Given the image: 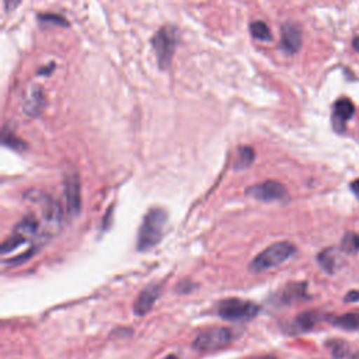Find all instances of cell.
I'll return each mask as SVG.
<instances>
[{
  "instance_id": "cell-1",
  "label": "cell",
  "mask_w": 359,
  "mask_h": 359,
  "mask_svg": "<svg viewBox=\"0 0 359 359\" xmlns=\"http://www.w3.org/2000/svg\"><path fill=\"white\" fill-rule=\"evenodd\" d=\"M167 224V212L163 208H151L143 216L137 231V250L149 251L163 237Z\"/></svg>"
},
{
  "instance_id": "cell-2",
  "label": "cell",
  "mask_w": 359,
  "mask_h": 359,
  "mask_svg": "<svg viewBox=\"0 0 359 359\" xmlns=\"http://www.w3.org/2000/svg\"><path fill=\"white\" fill-rule=\"evenodd\" d=\"M296 251V247L290 241H278L261 251L251 262L250 269L252 272H262L275 268L287 261Z\"/></svg>"
},
{
  "instance_id": "cell-3",
  "label": "cell",
  "mask_w": 359,
  "mask_h": 359,
  "mask_svg": "<svg viewBox=\"0 0 359 359\" xmlns=\"http://www.w3.org/2000/svg\"><path fill=\"white\" fill-rule=\"evenodd\" d=\"M177 42H178V29L172 25H165L154 34L151 39V45L156 52L157 63L160 69L165 70L170 67L174 50L177 48Z\"/></svg>"
},
{
  "instance_id": "cell-4",
  "label": "cell",
  "mask_w": 359,
  "mask_h": 359,
  "mask_svg": "<svg viewBox=\"0 0 359 359\" xmlns=\"http://www.w3.org/2000/svg\"><path fill=\"white\" fill-rule=\"evenodd\" d=\"M24 196L39 208L48 230L55 231L59 229L62 222V209L57 201H53L48 194L38 189H31Z\"/></svg>"
},
{
  "instance_id": "cell-5",
  "label": "cell",
  "mask_w": 359,
  "mask_h": 359,
  "mask_svg": "<svg viewBox=\"0 0 359 359\" xmlns=\"http://www.w3.org/2000/svg\"><path fill=\"white\" fill-rule=\"evenodd\" d=\"M258 313L259 307L255 303L238 297L224 299L217 306V314L227 321H247Z\"/></svg>"
},
{
  "instance_id": "cell-6",
  "label": "cell",
  "mask_w": 359,
  "mask_h": 359,
  "mask_svg": "<svg viewBox=\"0 0 359 359\" xmlns=\"http://www.w3.org/2000/svg\"><path fill=\"white\" fill-rule=\"evenodd\" d=\"M233 339V334L226 327H215L202 331L194 339V349L198 352H212L224 348Z\"/></svg>"
},
{
  "instance_id": "cell-7",
  "label": "cell",
  "mask_w": 359,
  "mask_h": 359,
  "mask_svg": "<svg viewBox=\"0 0 359 359\" xmlns=\"http://www.w3.org/2000/svg\"><path fill=\"white\" fill-rule=\"evenodd\" d=\"M245 194L254 199L262 202H272V201H283L287 198V191L279 181L268 180L259 184H254L245 189Z\"/></svg>"
},
{
  "instance_id": "cell-8",
  "label": "cell",
  "mask_w": 359,
  "mask_h": 359,
  "mask_svg": "<svg viewBox=\"0 0 359 359\" xmlns=\"http://www.w3.org/2000/svg\"><path fill=\"white\" fill-rule=\"evenodd\" d=\"M65 199L66 212L70 217H74L81 210V184L77 172H67L65 175Z\"/></svg>"
},
{
  "instance_id": "cell-9",
  "label": "cell",
  "mask_w": 359,
  "mask_h": 359,
  "mask_svg": "<svg viewBox=\"0 0 359 359\" xmlns=\"http://www.w3.org/2000/svg\"><path fill=\"white\" fill-rule=\"evenodd\" d=\"M161 283H150L147 285L137 296L136 302L133 303V311L137 316H144L151 310L154 303L157 302L160 293H161Z\"/></svg>"
},
{
  "instance_id": "cell-10",
  "label": "cell",
  "mask_w": 359,
  "mask_h": 359,
  "mask_svg": "<svg viewBox=\"0 0 359 359\" xmlns=\"http://www.w3.org/2000/svg\"><path fill=\"white\" fill-rule=\"evenodd\" d=\"M282 48L287 53H296L302 46V29L294 22H285L280 28Z\"/></svg>"
},
{
  "instance_id": "cell-11",
  "label": "cell",
  "mask_w": 359,
  "mask_h": 359,
  "mask_svg": "<svg viewBox=\"0 0 359 359\" xmlns=\"http://www.w3.org/2000/svg\"><path fill=\"white\" fill-rule=\"evenodd\" d=\"M355 107L351 102L349 98H339L334 104V112H332V125L337 132L345 130L346 121L353 115Z\"/></svg>"
},
{
  "instance_id": "cell-12",
  "label": "cell",
  "mask_w": 359,
  "mask_h": 359,
  "mask_svg": "<svg viewBox=\"0 0 359 359\" xmlns=\"http://www.w3.org/2000/svg\"><path fill=\"white\" fill-rule=\"evenodd\" d=\"M323 320H324V313L318 310H307L293 318V323L290 324V330L293 332H306L313 330Z\"/></svg>"
},
{
  "instance_id": "cell-13",
  "label": "cell",
  "mask_w": 359,
  "mask_h": 359,
  "mask_svg": "<svg viewBox=\"0 0 359 359\" xmlns=\"http://www.w3.org/2000/svg\"><path fill=\"white\" fill-rule=\"evenodd\" d=\"M280 302L285 304H292L296 302H303L310 299L307 294V285L304 282H292L285 286L280 293Z\"/></svg>"
},
{
  "instance_id": "cell-14",
  "label": "cell",
  "mask_w": 359,
  "mask_h": 359,
  "mask_svg": "<svg viewBox=\"0 0 359 359\" xmlns=\"http://www.w3.org/2000/svg\"><path fill=\"white\" fill-rule=\"evenodd\" d=\"M317 261L327 273H334L338 268V251L334 247L324 248L318 252Z\"/></svg>"
},
{
  "instance_id": "cell-15",
  "label": "cell",
  "mask_w": 359,
  "mask_h": 359,
  "mask_svg": "<svg viewBox=\"0 0 359 359\" xmlns=\"http://www.w3.org/2000/svg\"><path fill=\"white\" fill-rule=\"evenodd\" d=\"M39 230V220L35 217V215H27L21 219V222L14 227V231L24 236L27 240L32 238Z\"/></svg>"
},
{
  "instance_id": "cell-16",
  "label": "cell",
  "mask_w": 359,
  "mask_h": 359,
  "mask_svg": "<svg viewBox=\"0 0 359 359\" xmlns=\"http://www.w3.org/2000/svg\"><path fill=\"white\" fill-rule=\"evenodd\" d=\"M330 321L339 328L353 331V330L359 328V313H346L342 316L331 317Z\"/></svg>"
},
{
  "instance_id": "cell-17",
  "label": "cell",
  "mask_w": 359,
  "mask_h": 359,
  "mask_svg": "<svg viewBox=\"0 0 359 359\" xmlns=\"http://www.w3.org/2000/svg\"><path fill=\"white\" fill-rule=\"evenodd\" d=\"M255 158V151L250 146H241L237 150V157L234 161V168L236 170H244L251 165V163Z\"/></svg>"
},
{
  "instance_id": "cell-18",
  "label": "cell",
  "mask_w": 359,
  "mask_h": 359,
  "mask_svg": "<svg viewBox=\"0 0 359 359\" xmlns=\"http://www.w3.org/2000/svg\"><path fill=\"white\" fill-rule=\"evenodd\" d=\"M325 348L331 352L334 359H342L349 353V344L339 338H332L325 341Z\"/></svg>"
},
{
  "instance_id": "cell-19",
  "label": "cell",
  "mask_w": 359,
  "mask_h": 359,
  "mask_svg": "<svg viewBox=\"0 0 359 359\" xmlns=\"http://www.w3.org/2000/svg\"><path fill=\"white\" fill-rule=\"evenodd\" d=\"M43 105V98L41 95V91L39 90H35L32 91V94L27 98V101L24 102V111L27 115L29 116H35L39 114L41 108Z\"/></svg>"
},
{
  "instance_id": "cell-20",
  "label": "cell",
  "mask_w": 359,
  "mask_h": 359,
  "mask_svg": "<svg viewBox=\"0 0 359 359\" xmlns=\"http://www.w3.org/2000/svg\"><path fill=\"white\" fill-rule=\"evenodd\" d=\"M341 248L346 254H355L359 251V234L355 231H346L341 241Z\"/></svg>"
},
{
  "instance_id": "cell-21",
  "label": "cell",
  "mask_w": 359,
  "mask_h": 359,
  "mask_svg": "<svg viewBox=\"0 0 359 359\" xmlns=\"http://www.w3.org/2000/svg\"><path fill=\"white\" fill-rule=\"evenodd\" d=\"M27 241V238L24 236H21L20 233L17 231H13V234L10 237H7L3 244H1V254L6 255V254H10L13 252L14 250H17L20 245H22L24 243Z\"/></svg>"
},
{
  "instance_id": "cell-22",
  "label": "cell",
  "mask_w": 359,
  "mask_h": 359,
  "mask_svg": "<svg viewBox=\"0 0 359 359\" xmlns=\"http://www.w3.org/2000/svg\"><path fill=\"white\" fill-rule=\"evenodd\" d=\"M250 31H251L252 36L257 38L258 41L268 42V41L272 39L271 29H269V27H268L264 21H254V22L250 25Z\"/></svg>"
},
{
  "instance_id": "cell-23",
  "label": "cell",
  "mask_w": 359,
  "mask_h": 359,
  "mask_svg": "<svg viewBox=\"0 0 359 359\" xmlns=\"http://www.w3.org/2000/svg\"><path fill=\"white\" fill-rule=\"evenodd\" d=\"M3 143L14 150L25 149V143L21 139H18L13 132H10L7 128H4L3 130Z\"/></svg>"
},
{
  "instance_id": "cell-24",
  "label": "cell",
  "mask_w": 359,
  "mask_h": 359,
  "mask_svg": "<svg viewBox=\"0 0 359 359\" xmlns=\"http://www.w3.org/2000/svg\"><path fill=\"white\" fill-rule=\"evenodd\" d=\"M39 21H43V22H49V24H55V25H62V27H66L69 22L59 14H39L38 15Z\"/></svg>"
},
{
  "instance_id": "cell-25",
  "label": "cell",
  "mask_w": 359,
  "mask_h": 359,
  "mask_svg": "<svg viewBox=\"0 0 359 359\" xmlns=\"http://www.w3.org/2000/svg\"><path fill=\"white\" fill-rule=\"evenodd\" d=\"M21 0H4V7H6V11L10 13L13 11L18 4H20Z\"/></svg>"
},
{
  "instance_id": "cell-26",
  "label": "cell",
  "mask_w": 359,
  "mask_h": 359,
  "mask_svg": "<svg viewBox=\"0 0 359 359\" xmlns=\"http://www.w3.org/2000/svg\"><path fill=\"white\" fill-rule=\"evenodd\" d=\"M359 300V292L358 290H351L345 294V302H358Z\"/></svg>"
},
{
  "instance_id": "cell-27",
  "label": "cell",
  "mask_w": 359,
  "mask_h": 359,
  "mask_svg": "<svg viewBox=\"0 0 359 359\" xmlns=\"http://www.w3.org/2000/svg\"><path fill=\"white\" fill-rule=\"evenodd\" d=\"M351 189H352V192L356 195V198L359 199V180H353V181L351 182Z\"/></svg>"
},
{
  "instance_id": "cell-28",
  "label": "cell",
  "mask_w": 359,
  "mask_h": 359,
  "mask_svg": "<svg viewBox=\"0 0 359 359\" xmlns=\"http://www.w3.org/2000/svg\"><path fill=\"white\" fill-rule=\"evenodd\" d=\"M352 46L356 52H359V35H356L353 39H352Z\"/></svg>"
},
{
  "instance_id": "cell-29",
  "label": "cell",
  "mask_w": 359,
  "mask_h": 359,
  "mask_svg": "<svg viewBox=\"0 0 359 359\" xmlns=\"http://www.w3.org/2000/svg\"><path fill=\"white\" fill-rule=\"evenodd\" d=\"M250 359H278V358L273 356V355H262V356H254V358H250Z\"/></svg>"
},
{
  "instance_id": "cell-30",
  "label": "cell",
  "mask_w": 359,
  "mask_h": 359,
  "mask_svg": "<svg viewBox=\"0 0 359 359\" xmlns=\"http://www.w3.org/2000/svg\"><path fill=\"white\" fill-rule=\"evenodd\" d=\"M349 359H359V351L358 352H355L353 355H351V358Z\"/></svg>"
},
{
  "instance_id": "cell-31",
  "label": "cell",
  "mask_w": 359,
  "mask_h": 359,
  "mask_svg": "<svg viewBox=\"0 0 359 359\" xmlns=\"http://www.w3.org/2000/svg\"><path fill=\"white\" fill-rule=\"evenodd\" d=\"M164 359H178L175 355H170V356H165Z\"/></svg>"
}]
</instances>
